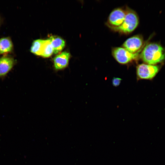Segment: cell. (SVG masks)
<instances>
[{
    "label": "cell",
    "instance_id": "8",
    "mask_svg": "<svg viewBox=\"0 0 165 165\" xmlns=\"http://www.w3.org/2000/svg\"><path fill=\"white\" fill-rule=\"evenodd\" d=\"M70 55L69 53L63 52L57 55L53 58L55 69L60 70L65 68L68 66Z\"/></svg>",
    "mask_w": 165,
    "mask_h": 165
},
{
    "label": "cell",
    "instance_id": "6",
    "mask_svg": "<svg viewBox=\"0 0 165 165\" xmlns=\"http://www.w3.org/2000/svg\"><path fill=\"white\" fill-rule=\"evenodd\" d=\"M158 66L145 64H138L137 67V74L139 78L151 79L157 74L159 71Z\"/></svg>",
    "mask_w": 165,
    "mask_h": 165
},
{
    "label": "cell",
    "instance_id": "11",
    "mask_svg": "<svg viewBox=\"0 0 165 165\" xmlns=\"http://www.w3.org/2000/svg\"><path fill=\"white\" fill-rule=\"evenodd\" d=\"M53 53V49L49 39L44 40L41 56L44 57H48Z\"/></svg>",
    "mask_w": 165,
    "mask_h": 165
},
{
    "label": "cell",
    "instance_id": "14",
    "mask_svg": "<svg viewBox=\"0 0 165 165\" xmlns=\"http://www.w3.org/2000/svg\"><path fill=\"white\" fill-rule=\"evenodd\" d=\"M3 21L2 18L0 16V27L2 24Z\"/></svg>",
    "mask_w": 165,
    "mask_h": 165
},
{
    "label": "cell",
    "instance_id": "1",
    "mask_svg": "<svg viewBox=\"0 0 165 165\" xmlns=\"http://www.w3.org/2000/svg\"><path fill=\"white\" fill-rule=\"evenodd\" d=\"M139 57L146 64L154 65L161 62L165 59V51L163 47L156 43H150L145 46Z\"/></svg>",
    "mask_w": 165,
    "mask_h": 165
},
{
    "label": "cell",
    "instance_id": "5",
    "mask_svg": "<svg viewBox=\"0 0 165 165\" xmlns=\"http://www.w3.org/2000/svg\"><path fill=\"white\" fill-rule=\"evenodd\" d=\"M144 44L143 38L140 35L132 36L126 40L122 47L133 53H140L143 49Z\"/></svg>",
    "mask_w": 165,
    "mask_h": 165
},
{
    "label": "cell",
    "instance_id": "9",
    "mask_svg": "<svg viewBox=\"0 0 165 165\" xmlns=\"http://www.w3.org/2000/svg\"><path fill=\"white\" fill-rule=\"evenodd\" d=\"M13 51V44L10 37H4L0 38V55L10 54Z\"/></svg>",
    "mask_w": 165,
    "mask_h": 165
},
{
    "label": "cell",
    "instance_id": "13",
    "mask_svg": "<svg viewBox=\"0 0 165 165\" xmlns=\"http://www.w3.org/2000/svg\"><path fill=\"white\" fill-rule=\"evenodd\" d=\"M122 79L118 77H114L112 80V84L115 87L119 86L121 81Z\"/></svg>",
    "mask_w": 165,
    "mask_h": 165
},
{
    "label": "cell",
    "instance_id": "10",
    "mask_svg": "<svg viewBox=\"0 0 165 165\" xmlns=\"http://www.w3.org/2000/svg\"><path fill=\"white\" fill-rule=\"evenodd\" d=\"M53 49V53L57 54L61 52L65 46V42L59 37L52 36L50 38Z\"/></svg>",
    "mask_w": 165,
    "mask_h": 165
},
{
    "label": "cell",
    "instance_id": "2",
    "mask_svg": "<svg viewBox=\"0 0 165 165\" xmlns=\"http://www.w3.org/2000/svg\"><path fill=\"white\" fill-rule=\"evenodd\" d=\"M126 14L124 20L119 27L112 30L120 33L128 34L133 32L138 27L139 18L136 12L128 7L126 8Z\"/></svg>",
    "mask_w": 165,
    "mask_h": 165
},
{
    "label": "cell",
    "instance_id": "3",
    "mask_svg": "<svg viewBox=\"0 0 165 165\" xmlns=\"http://www.w3.org/2000/svg\"><path fill=\"white\" fill-rule=\"evenodd\" d=\"M113 57L119 63L126 64L137 59L139 57L140 53H133L123 47H113L112 50Z\"/></svg>",
    "mask_w": 165,
    "mask_h": 165
},
{
    "label": "cell",
    "instance_id": "7",
    "mask_svg": "<svg viewBox=\"0 0 165 165\" xmlns=\"http://www.w3.org/2000/svg\"><path fill=\"white\" fill-rule=\"evenodd\" d=\"M17 60L10 54L0 57V79H4L17 64Z\"/></svg>",
    "mask_w": 165,
    "mask_h": 165
},
{
    "label": "cell",
    "instance_id": "12",
    "mask_svg": "<svg viewBox=\"0 0 165 165\" xmlns=\"http://www.w3.org/2000/svg\"><path fill=\"white\" fill-rule=\"evenodd\" d=\"M43 41L41 39L34 40L30 48V52L35 55L41 56Z\"/></svg>",
    "mask_w": 165,
    "mask_h": 165
},
{
    "label": "cell",
    "instance_id": "4",
    "mask_svg": "<svg viewBox=\"0 0 165 165\" xmlns=\"http://www.w3.org/2000/svg\"><path fill=\"white\" fill-rule=\"evenodd\" d=\"M126 10L122 8H116L109 14L106 24L111 29L120 26L125 18Z\"/></svg>",
    "mask_w": 165,
    "mask_h": 165
}]
</instances>
